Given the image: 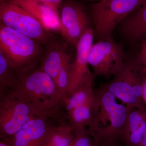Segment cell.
<instances>
[{"label":"cell","mask_w":146,"mask_h":146,"mask_svg":"<svg viewBox=\"0 0 146 146\" xmlns=\"http://www.w3.org/2000/svg\"><path fill=\"white\" fill-rule=\"evenodd\" d=\"M91 123L87 129L96 146L122 143V135L130 106L119 104L102 84L94 91Z\"/></svg>","instance_id":"cell-1"},{"label":"cell","mask_w":146,"mask_h":146,"mask_svg":"<svg viewBox=\"0 0 146 146\" xmlns=\"http://www.w3.org/2000/svg\"><path fill=\"white\" fill-rule=\"evenodd\" d=\"M8 91L26 103L36 116L54 117L62 107L63 98L54 81L39 68L18 76L17 82Z\"/></svg>","instance_id":"cell-2"},{"label":"cell","mask_w":146,"mask_h":146,"mask_svg":"<svg viewBox=\"0 0 146 146\" xmlns=\"http://www.w3.org/2000/svg\"><path fill=\"white\" fill-rule=\"evenodd\" d=\"M44 50L39 42L1 23L0 52L18 76L39 68Z\"/></svg>","instance_id":"cell-3"},{"label":"cell","mask_w":146,"mask_h":146,"mask_svg":"<svg viewBox=\"0 0 146 146\" xmlns=\"http://www.w3.org/2000/svg\"><path fill=\"white\" fill-rule=\"evenodd\" d=\"M144 0H102L89 6L94 36H111L116 27L139 7Z\"/></svg>","instance_id":"cell-4"},{"label":"cell","mask_w":146,"mask_h":146,"mask_svg":"<svg viewBox=\"0 0 146 146\" xmlns=\"http://www.w3.org/2000/svg\"><path fill=\"white\" fill-rule=\"evenodd\" d=\"M146 74L143 66L135 59L127 60L119 72L105 86L117 98L127 106L146 108L143 99V86Z\"/></svg>","instance_id":"cell-5"},{"label":"cell","mask_w":146,"mask_h":146,"mask_svg":"<svg viewBox=\"0 0 146 146\" xmlns=\"http://www.w3.org/2000/svg\"><path fill=\"white\" fill-rule=\"evenodd\" d=\"M1 23L30 37L45 47L55 37L33 15L23 7L5 1L0 3Z\"/></svg>","instance_id":"cell-6"},{"label":"cell","mask_w":146,"mask_h":146,"mask_svg":"<svg viewBox=\"0 0 146 146\" xmlns=\"http://www.w3.org/2000/svg\"><path fill=\"white\" fill-rule=\"evenodd\" d=\"M127 60L122 47L111 36L93 44L88 58L94 76L106 78L114 76L119 72Z\"/></svg>","instance_id":"cell-7"},{"label":"cell","mask_w":146,"mask_h":146,"mask_svg":"<svg viewBox=\"0 0 146 146\" xmlns=\"http://www.w3.org/2000/svg\"><path fill=\"white\" fill-rule=\"evenodd\" d=\"M36 116L23 101L11 91L0 94V138L12 137Z\"/></svg>","instance_id":"cell-8"},{"label":"cell","mask_w":146,"mask_h":146,"mask_svg":"<svg viewBox=\"0 0 146 146\" xmlns=\"http://www.w3.org/2000/svg\"><path fill=\"white\" fill-rule=\"evenodd\" d=\"M59 33L65 41L73 46L91 26V18L84 6L74 0H65L59 10Z\"/></svg>","instance_id":"cell-9"},{"label":"cell","mask_w":146,"mask_h":146,"mask_svg":"<svg viewBox=\"0 0 146 146\" xmlns=\"http://www.w3.org/2000/svg\"><path fill=\"white\" fill-rule=\"evenodd\" d=\"M94 37V30L91 27L84 33L76 46V57L71 65L66 94L93 85L94 76L89 70L88 58Z\"/></svg>","instance_id":"cell-10"},{"label":"cell","mask_w":146,"mask_h":146,"mask_svg":"<svg viewBox=\"0 0 146 146\" xmlns=\"http://www.w3.org/2000/svg\"><path fill=\"white\" fill-rule=\"evenodd\" d=\"M36 116L10 138L3 139L12 146H42L57 117Z\"/></svg>","instance_id":"cell-11"},{"label":"cell","mask_w":146,"mask_h":146,"mask_svg":"<svg viewBox=\"0 0 146 146\" xmlns=\"http://www.w3.org/2000/svg\"><path fill=\"white\" fill-rule=\"evenodd\" d=\"M74 60L63 42L54 39L45 47L39 68L55 80L61 68L66 63Z\"/></svg>","instance_id":"cell-12"},{"label":"cell","mask_w":146,"mask_h":146,"mask_svg":"<svg viewBox=\"0 0 146 146\" xmlns=\"http://www.w3.org/2000/svg\"><path fill=\"white\" fill-rule=\"evenodd\" d=\"M146 131V108L130 107L121 137L126 146H140Z\"/></svg>","instance_id":"cell-13"},{"label":"cell","mask_w":146,"mask_h":146,"mask_svg":"<svg viewBox=\"0 0 146 146\" xmlns=\"http://www.w3.org/2000/svg\"><path fill=\"white\" fill-rule=\"evenodd\" d=\"M28 11L48 30L59 32V12L48 6L33 0H7Z\"/></svg>","instance_id":"cell-14"},{"label":"cell","mask_w":146,"mask_h":146,"mask_svg":"<svg viewBox=\"0 0 146 146\" xmlns=\"http://www.w3.org/2000/svg\"><path fill=\"white\" fill-rule=\"evenodd\" d=\"M121 31L132 43L146 38V0L123 21Z\"/></svg>","instance_id":"cell-15"},{"label":"cell","mask_w":146,"mask_h":146,"mask_svg":"<svg viewBox=\"0 0 146 146\" xmlns=\"http://www.w3.org/2000/svg\"><path fill=\"white\" fill-rule=\"evenodd\" d=\"M56 117L54 124L50 131L42 146H69L74 132L65 114Z\"/></svg>","instance_id":"cell-16"},{"label":"cell","mask_w":146,"mask_h":146,"mask_svg":"<svg viewBox=\"0 0 146 146\" xmlns=\"http://www.w3.org/2000/svg\"><path fill=\"white\" fill-rule=\"evenodd\" d=\"M94 96L92 86L66 94L62 101V107H64L66 113L80 106L92 105L94 104Z\"/></svg>","instance_id":"cell-17"},{"label":"cell","mask_w":146,"mask_h":146,"mask_svg":"<svg viewBox=\"0 0 146 146\" xmlns=\"http://www.w3.org/2000/svg\"><path fill=\"white\" fill-rule=\"evenodd\" d=\"M93 104L80 106L65 113L73 131L87 129L89 127L92 120Z\"/></svg>","instance_id":"cell-18"},{"label":"cell","mask_w":146,"mask_h":146,"mask_svg":"<svg viewBox=\"0 0 146 146\" xmlns=\"http://www.w3.org/2000/svg\"><path fill=\"white\" fill-rule=\"evenodd\" d=\"M18 76L0 52V94L11 89L17 82Z\"/></svg>","instance_id":"cell-19"},{"label":"cell","mask_w":146,"mask_h":146,"mask_svg":"<svg viewBox=\"0 0 146 146\" xmlns=\"http://www.w3.org/2000/svg\"><path fill=\"white\" fill-rule=\"evenodd\" d=\"M73 60L66 63L61 68L57 78L54 81L55 84L63 100L66 96L69 86V74Z\"/></svg>","instance_id":"cell-20"},{"label":"cell","mask_w":146,"mask_h":146,"mask_svg":"<svg viewBox=\"0 0 146 146\" xmlns=\"http://www.w3.org/2000/svg\"><path fill=\"white\" fill-rule=\"evenodd\" d=\"M73 132L74 136L69 146H96L87 129Z\"/></svg>","instance_id":"cell-21"},{"label":"cell","mask_w":146,"mask_h":146,"mask_svg":"<svg viewBox=\"0 0 146 146\" xmlns=\"http://www.w3.org/2000/svg\"><path fill=\"white\" fill-rule=\"evenodd\" d=\"M134 59L139 65L146 67V38L141 44L140 50Z\"/></svg>","instance_id":"cell-22"},{"label":"cell","mask_w":146,"mask_h":146,"mask_svg":"<svg viewBox=\"0 0 146 146\" xmlns=\"http://www.w3.org/2000/svg\"><path fill=\"white\" fill-rule=\"evenodd\" d=\"M48 6L54 9L59 12V9L62 5L64 0H33Z\"/></svg>","instance_id":"cell-23"},{"label":"cell","mask_w":146,"mask_h":146,"mask_svg":"<svg viewBox=\"0 0 146 146\" xmlns=\"http://www.w3.org/2000/svg\"><path fill=\"white\" fill-rule=\"evenodd\" d=\"M143 99L146 105V76L144 80L143 86Z\"/></svg>","instance_id":"cell-24"},{"label":"cell","mask_w":146,"mask_h":146,"mask_svg":"<svg viewBox=\"0 0 146 146\" xmlns=\"http://www.w3.org/2000/svg\"><path fill=\"white\" fill-rule=\"evenodd\" d=\"M0 146H12L9 143L7 142V141L3 140V139H1L0 140Z\"/></svg>","instance_id":"cell-25"},{"label":"cell","mask_w":146,"mask_h":146,"mask_svg":"<svg viewBox=\"0 0 146 146\" xmlns=\"http://www.w3.org/2000/svg\"><path fill=\"white\" fill-rule=\"evenodd\" d=\"M140 146H146V131L141 142Z\"/></svg>","instance_id":"cell-26"},{"label":"cell","mask_w":146,"mask_h":146,"mask_svg":"<svg viewBox=\"0 0 146 146\" xmlns=\"http://www.w3.org/2000/svg\"><path fill=\"white\" fill-rule=\"evenodd\" d=\"M109 146H126L125 145H124L123 143H119L118 144H116V145H112Z\"/></svg>","instance_id":"cell-27"},{"label":"cell","mask_w":146,"mask_h":146,"mask_svg":"<svg viewBox=\"0 0 146 146\" xmlns=\"http://www.w3.org/2000/svg\"><path fill=\"white\" fill-rule=\"evenodd\" d=\"M89 1L93 3L96 2L100 1H102V0H89Z\"/></svg>","instance_id":"cell-28"},{"label":"cell","mask_w":146,"mask_h":146,"mask_svg":"<svg viewBox=\"0 0 146 146\" xmlns=\"http://www.w3.org/2000/svg\"><path fill=\"white\" fill-rule=\"evenodd\" d=\"M143 68L144 72H145V73L146 74V67H143Z\"/></svg>","instance_id":"cell-29"},{"label":"cell","mask_w":146,"mask_h":146,"mask_svg":"<svg viewBox=\"0 0 146 146\" xmlns=\"http://www.w3.org/2000/svg\"><path fill=\"white\" fill-rule=\"evenodd\" d=\"M7 1V0H1V2L4 1Z\"/></svg>","instance_id":"cell-30"},{"label":"cell","mask_w":146,"mask_h":146,"mask_svg":"<svg viewBox=\"0 0 146 146\" xmlns=\"http://www.w3.org/2000/svg\"></svg>","instance_id":"cell-31"},{"label":"cell","mask_w":146,"mask_h":146,"mask_svg":"<svg viewBox=\"0 0 146 146\" xmlns=\"http://www.w3.org/2000/svg\"></svg>","instance_id":"cell-32"}]
</instances>
